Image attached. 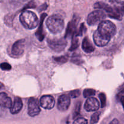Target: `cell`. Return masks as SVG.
Masks as SVG:
<instances>
[{"instance_id":"22","label":"cell","mask_w":124,"mask_h":124,"mask_svg":"<svg viewBox=\"0 0 124 124\" xmlns=\"http://www.w3.org/2000/svg\"><path fill=\"white\" fill-rule=\"evenodd\" d=\"M99 98H100L101 102V107H105L107 102V98L105 94L103 93H100V94H99Z\"/></svg>"},{"instance_id":"27","label":"cell","mask_w":124,"mask_h":124,"mask_svg":"<svg viewBox=\"0 0 124 124\" xmlns=\"http://www.w3.org/2000/svg\"><path fill=\"white\" fill-rule=\"evenodd\" d=\"M80 107H81V103H79V104H77L76 108H75V113H74V117L76 116L79 114V112L80 111Z\"/></svg>"},{"instance_id":"9","label":"cell","mask_w":124,"mask_h":124,"mask_svg":"<svg viewBox=\"0 0 124 124\" xmlns=\"http://www.w3.org/2000/svg\"><path fill=\"white\" fill-rule=\"evenodd\" d=\"M39 103L42 108L47 109V110H50L54 107L55 101L52 96L46 95L41 97L39 101Z\"/></svg>"},{"instance_id":"10","label":"cell","mask_w":124,"mask_h":124,"mask_svg":"<svg viewBox=\"0 0 124 124\" xmlns=\"http://www.w3.org/2000/svg\"><path fill=\"white\" fill-rule=\"evenodd\" d=\"M25 40L20 39L17 41L13 44L12 48V53L16 56H21L24 52Z\"/></svg>"},{"instance_id":"31","label":"cell","mask_w":124,"mask_h":124,"mask_svg":"<svg viewBox=\"0 0 124 124\" xmlns=\"http://www.w3.org/2000/svg\"><path fill=\"white\" fill-rule=\"evenodd\" d=\"M119 9H120V10L121 11V12L122 13V14H124V6H122V7H119Z\"/></svg>"},{"instance_id":"16","label":"cell","mask_w":124,"mask_h":124,"mask_svg":"<svg viewBox=\"0 0 124 124\" xmlns=\"http://www.w3.org/2000/svg\"><path fill=\"white\" fill-rule=\"evenodd\" d=\"M76 22L75 21H72L70 22L69 24L67 29L66 34H65V36L66 37H69V36H73L75 34H76Z\"/></svg>"},{"instance_id":"30","label":"cell","mask_w":124,"mask_h":124,"mask_svg":"<svg viewBox=\"0 0 124 124\" xmlns=\"http://www.w3.org/2000/svg\"><path fill=\"white\" fill-rule=\"evenodd\" d=\"M121 102H122V105H123V107L124 108V96L121 98Z\"/></svg>"},{"instance_id":"25","label":"cell","mask_w":124,"mask_h":124,"mask_svg":"<svg viewBox=\"0 0 124 124\" xmlns=\"http://www.w3.org/2000/svg\"><path fill=\"white\" fill-rule=\"evenodd\" d=\"M11 68V65L7 62H3L1 64V69L2 70H10Z\"/></svg>"},{"instance_id":"6","label":"cell","mask_w":124,"mask_h":124,"mask_svg":"<svg viewBox=\"0 0 124 124\" xmlns=\"http://www.w3.org/2000/svg\"><path fill=\"white\" fill-rule=\"evenodd\" d=\"M41 111L38 101L35 98H30L28 102V114L31 117H35Z\"/></svg>"},{"instance_id":"21","label":"cell","mask_w":124,"mask_h":124,"mask_svg":"<svg viewBox=\"0 0 124 124\" xmlns=\"http://www.w3.org/2000/svg\"><path fill=\"white\" fill-rule=\"evenodd\" d=\"M99 116H100V113L96 112L93 114V116L91 117L90 123L91 124H96L98 123L99 119Z\"/></svg>"},{"instance_id":"4","label":"cell","mask_w":124,"mask_h":124,"mask_svg":"<svg viewBox=\"0 0 124 124\" xmlns=\"http://www.w3.org/2000/svg\"><path fill=\"white\" fill-rule=\"evenodd\" d=\"M106 18V15L103 11L97 10L91 12L87 17V21L89 25H96L99 24Z\"/></svg>"},{"instance_id":"23","label":"cell","mask_w":124,"mask_h":124,"mask_svg":"<svg viewBox=\"0 0 124 124\" xmlns=\"http://www.w3.org/2000/svg\"><path fill=\"white\" fill-rule=\"evenodd\" d=\"M54 59L55 60V61L58 62L65 63L68 61V58L67 56H63L54 58Z\"/></svg>"},{"instance_id":"26","label":"cell","mask_w":124,"mask_h":124,"mask_svg":"<svg viewBox=\"0 0 124 124\" xmlns=\"http://www.w3.org/2000/svg\"><path fill=\"white\" fill-rule=\"evenodd\" d=\"M74 124H87L88 121L87 119L85 118H82V117H80V118H78L75 120L73 122Z\"/></svg>"},{"instance_id":"20","label":"cell","mask_w":124,"mask_h":124,"mask_svg":"<svg viewBox=\"0 0 124 124\" xmlns=\"http://www.w3.org/2000/svg\"><path fill=\"white\" fill-rule=\"evenodd\" d=\"M8 1L12 5L18 7V6H20L24 4V3L27 2L29 0H8Z\"/></svg>"},{"instance_id":"19","label":"cell","mask_w":124,"mask_h":124,"mask_svg":"<svg viewBox=\"0 0 124 124\" xmlns=\"http://www.w3.org/2000/svg\"><path fill=\"white\" fill-rule=\"evenodd\" d=\"M77 35L76 34L73 35V39L72 40V43H71V47L70 48V50H74L76 49L79 46V42L78 39L77 38Z\"/></svg>"},{"instance_id":"2","label":"cell","mask_w":124,"mask_h":124,"mask_svg":"<svg viewBox=\"0 0 124 124\" xmlns=\"http://www.w3.org/2000/svg\"><path fill=\"white\" fill-rule=\"evenodd\" d=\"M46 25L52 33H59L64 29V21L61 16L54 15L48 17L46 21Z\"/></svg>"},{"instance_id":"13","label":"cell","mask_w":124,"mask_h":124,"mask_svg":"<svg viewBox=\"0 0 124 124\" xmlns=\"http://www.w3.org/2000/svg\"><path fill=\"white\" fill-rule=\"evenodd\" d=\"M0 104L2 107L10 108L12 106V99L8 97L6 93L2 92L0 94Z\"/></svg>"},{"instance_id":"5","label":"cell","mask_w":124,"mask_h":124,"mask_svg":"<svg viewBox=\"0 0 124 124\" xmlns=\"http://www.w3.org/2000/svg\"><path fill=\"white\" fill-rule=\"evenodd\" d=\"M47 43L51 49L56 52H61L64 50L66 47L67 41L65 38H61L58 39H48Z\"/></svg>"},{"instance_id":"14","label":"cell","mask_w":124,"mask_h":124,"mask_svg":"<svg viewBox=\"0 0 124 124\" xmlns=\"http://www.w3.org/2000/svg\"><path fill=\"white\" fill-rule=\"evenodd\" d=\"M82 48L84 52L87 53H90L94 52V47L88 37H85L84 39L82 44Z\"/></svg>"},{"instance_id":"15","label":"cell","mask_w":124,"mask_h":124,"mask_svg":"<svg viewBox=\"0 0 124 124\" xmlns=\"http://www.w3.org/2000/svg\"><path fill=\"white\" fill-rule=\"evenodd\" d=\"M94 8H101V9H102L106 11L107 12H108L109 14H111V13H113L115 12V10H113V8L110 6V5L107 4L105 3V2H98L94 4Z\"/></svg>"},{"instance_id":"29","label":"cell","mask_w":124,"mask_h":124,"mask_svg":"<svg viewBox=\"0 0 124 124\" xmlns=\"http://www.w3.org/2000/svg\"><path fill=\"white\" fill-rule=\"evenodd\" d=\"M110 124H119V121L117 119H114L113 121L110 122Z\"/></svg>"},{"instance_id":"8","label":"cell","mask_w":124,"mask_h":124,"mask_svg":"<svg viewBox=\"0 0 124 124\" xmlns=\"http://www.w3.org/2000/svg\"><path fill=\"white\" fill-rule=\"evenodd\" d=\"M100 107L99 102L95 98L90 97L85 101L84 105V108L86 111L90 112V111H97Z\"/></svg>"},{"instance_id":"3","label":"cell","mask_w":124,"mask_h":124,"mask_svg":"<svg viewBox=\"0 0 124 124\" xmlns=\"http://www.w3.org/2000/svg\"><path fill=\"white\" fill-rule=\"evenodd\" d=\"M98 31L103 36L111 39L116 33V27L110 21H103L98 25Z\"/></svg>"},{"instance_id":"7","label":"cell","mask_w":124,"mask_h":124,"mask_svg":"<svg viewBox=\"0 0 124 124\" xmlns=\"http://www.w3.org/2000/svg\"><path fill=\"white\" fill-rule=\"evenodd\" d=\"M70 105V95L62 94L60 96L58 101V108L61 111H65Z\"/></svg>"},{"instance_id":"17","label":"cell","mask_w":124,"mask_h":124,"mask_svg":"<svg viewBox=\"0 0 124 124\" xmlns=\"http://www.w3.org/2000/svg\"><path fill=\"white\" fill-rule=\"evenodd\" d=\"M47 15L46 14H42L41 15V22H40V25L39 29H38V30L36 31V36H37V38L40 41H42L44 38V31L43 29H42V23H43V21L44 19V18Z\"/></svg>"},{"instance_id":"24","label":"cell","mask_w":124,"mask_h":124,"mask_svg":"<svg viewBox=\"0 0 124 124\" xmlns=\"http://www.w3.org/2000/svg\"><path fill=\"white\" fill-rule=\"evenodd\" d=\"M80 94H81V92L79 90H75L72 91L70 93V96H71L73 98H76L78 97L79 96Z\"/></svg>"},{"instance_id":"12","label":"cell","mask_w":124,"mask_h":124,"mask_svg":"<svg viewBox=\"0 0 124 124\" xmlns=\"http://www.w3.org/2000/svg\"><path fill=\"white\" fill-rule=\"evenodd\" d=\"M23 105V102H22L21 99L18 97H16L15 98L13 105L10 108V113L13 115L18 113L21 110Z\"/></svg>"},{"instance_id":"18","label":"cell","mask_w":124,"mask_h":124,"mask_svg":"<svg viewBox=\"0 0 124 124\" xmlns=\"http://www.w3.org/2000/svg\"><path fill=\"white\" fill-rule=\"evenodd\" d=\"M96 91L93 89H91V88H87V89H85L83 92L84 96L85 98H90L93 96L95 95Z\"/></svg>"},{"instance_id":"1","label":"cell","mask_w":124,"mask_h":124,"mask_svg":"<svg viewBox=\"0 0 124 124\" xmlns=\"http://www.w3.org/2000/svg\"><path fill=\"white\" fill-rule=\"evenodd\" d=\"M19 20L22 25L27 29L31 30L38 25L39 19L36 15L31 11L25 10L21 14Z\"/></svg>"},{"instance_id":"11","label":"cell","mask_w":124,"mask_h":124,"mask_svg":"<svg viewBox=\"0 0 124 124\" xmlns=\"http://www.w3.org/2000/svg\"><path fill=\"white\" fill-rule=\"evenodd\" d=\"M111 39L106 36H103L98 31V30L95 31V32L93 34V40L96 46L99 47H104L106 46Z\"/></svg>"},{"instance_id":"28","label":"cell","mask_w":124,"mask_h":124,"mask_svg":"<svg viewBox=\"0 0 124 124\" xmlns=\"http://www.w3.org/2000/svg\"><path fill=\"white\" fill-rule=\"evenodd\" d=\"M117 3L124 5V0H115Z\"/></svg>"}]
</instances>
